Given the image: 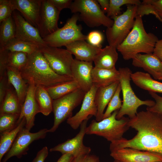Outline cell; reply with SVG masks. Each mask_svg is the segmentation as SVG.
Masks as SVG:
<instances>
[{
  "label": "cell",
  "instance_id": "1",
  "mask_svg": "<svg viewBox=\"0 0 162 162\" xmlns=\"http://www.w3.org/2000/svg\"><path fill=\"white\" fill-rule=\"evenodd\" d=\"M128 125L137 131L132 138H123L111 142L112 152L124 148L156 153L162 155V118L157 114L146 110L139 112L129 118Z\"/></svg>",
  "mask_w": 162,
  "mask_h": 162
},
{
  "label": "cell",
  "instance_id": "2",
  "mask_svg": "<svg viewBox=\"0 0 162 162\" xmlns=\"http://www.w3.org/2000/svg\"><path fill=\"white\" fill-rule=\"evenodd\" d=\"M20 72L23 78L28 83L33 82L36 86L45 88L73 80L71 77L56 73L39 49L28 55L27 62Z\"/></svg>",
  "mask_w": 162,
  "mask_h": 162
},
{
  "label": "cell",
  "instance_id": "3",
  "mask_svg": "<svg viewBox=\"0 0 162 162\" xmlns=\"http://www.w3.org/2000/svg\"><path fill=\"white\" fill-rule=\"evenodd\" d=\"M158 40L152 33L146 31L141 16H136L134 26L124 41L116 47L123 59H132L140 53H152L155 44Z\"/></svg>",
  "mask_w": 162,
  "mask_h": 162
},
{
  "label": "cell",
  "instance_id": "4",
  "mask_svg": "<svg viewBox=\"0 0 162 162\" xmlns=\"http://www.w3.org/2000/svg\"><path fill=\"white\" fill-rule=\"evenodd\" d=\"M118 70L120 73L119 82L123 100L122 106L116 115V118L120 119L125 115H128L129 118H132L137 113V110L139 106L145 105L151 107L155 104V102L151 100H142L137 97L130 85V76L132 72L129 68H120Z\"/></svg>",
  "mask_w": 162,
  "mask_h": 162
},
{
  "label": "cell",
  "instance_id": "5",
  "mask_svg": "<svg viewBox=\"0 0 162 162\" xmlns=\"http://www.w3.org/2000/svg\"><path fill=\"white\" fill-rule=\"evenodd\" d=\"M118 111H114L109 117L99 122L92 120L87 127L86 134L103 137L111 142L123 138L124 134L130 128L129 118L123 117L117 119L116 116Z\"/></svg>",
  "mask_w": 162,
  "mask_h": 162
},
{
  "label": "cell",
  "instance_id": "6",
  "mask_svg": "<svg viewBox=\"0 0 162 162\" xmlns=\"http://www.w3.org/2000/svg\"><path fill=\"white\" fill-rule=\"evenodd\" d=\"M69 9L74 14L79 13V20L90 28L103 25L109 28L114 23L113 20L103 12L97 0H75Z\"/></svg>",
  "mask_w": 162,
  "mask_h": 162
},
{
  "label": "cell",
  "instance_id": "7",
  "mask_svg": "<svg viewBox=\"0 0 162 162\" xmlns=\"http://www.w3.org/2000/svg\"><path fill=\"white\" fill-rule=\"evenodd\" d=\"M137 8V5L128 4L124 12L112 19L113 25L106 31L109 45L117 47L125 39L134 26Z\"/></svg>",
  "mask_w": 162,
  "mask_h": 162
},
{
  "label": "cell",
  "instance_id": "8",
  "mask_svg": "<svg viewBox=\"0 0 162 162\" xmlns=\"http://www.w3.org/2000/svg\"><path fill=\"white\" fill-rule=\"evenodd\" d=\"M79 20L78 14H74L67 21L63 27L43 38L49 46L59 47L77 40H85L87 35L82 32L81 25L77 24Z\"/></svg>",
  "mask_w": 162,
  "mask_h": 162
},
{
  "label": "cell",
  "instance_id": "9",
  "mask_svg": "<svg viewBox=\"0 0 162 162\" xmlns=\"http://www.w3.org/2000/svg\"><path fill=\"white\" fill-rule=\"evenodd\" d=\"M86 94L78 88L60 98L53 100L54 123L52 126L48 130L49 132H54L61 123L72 116L73 110L80 104Z\"/></svg>",
  "mask_w": 162,
  "mask_h": 162
},
{
  "label": "cell",
  "instance_id": "10",
  "mask_svg": "<svg viewBox=\"0 0 162 162\" xmlns=\"http://www.w3.org/2000/svg\"><path fill=\"white\" fill-rule=\"evenodd\" d=\"M39 50L56 73L72 77L71 68L74 59L66 49L46 46L40 47Z\"/></svg>",
  "mask_w": 162,
  "mask_h": 162
},
{
  "label": "cell",
  "instance_id": "11",
  "mask_svg": "<svg viewBox=\"0 0 162 162\" xmlns=\"http://www.w3.org/2000/svg\"><path fill=\"white\" fill-rule=\"evenodd\" d=\"M48 129L44 128L35 133H31L25 127L18 133L12 145L2 160L6 162L10 158L16 156L18 158L27 154L29 145L34 141L44 138Z\"/></svg>",
  "mask_w": 162,
  "mask_h": 162
},
{
  "label": "cell",
  "instance_id": "12",
  "mask_svg": "<svg viewBox=\"0 0 162 162\" xmlns=\"http://www.w3.org/2000/svg\"><path fill=\"white\" fill-rule=\"evenodd\" d=\"M89 119L82 122L80 125L79 132L74 137L51 148L50 152H58L62 154H70L74 157L89 154L91 148L84 145L83 142L84 136L86 134L87 123Z\"/></svg>",
  "mask_w": 162,
  "mask_h": 162
},
{
  "label": "cell",
  "instance_id": "13",
  "mask_svg": "<svg viewBox=\"0 0 162 162\" xmlns=\"http://www.w3.org/2000/svg\"><path fill=\"white\" fill-rule=\"evenodd\" d=\"M60 12L50 0H43L38 27L43 38L58 29V22Z\"/></svg>",
  "mask_w": 162,
  "mask_h": 162
},
{
  "label": "cell",
  "instance_id": "14",
  "mask_svg": "<svg viewBox=\"0 0 162 162\" xmlns=\"http://www.w3.org/2000/svg\"><path fill=\"white\" fill-rule=\"evenodd\" d=\"M12 16L15 25V38L36 44L40 47L47 46L38 29L27 21L20 14L15 10Z\"/></svg>",
  "mask_w": 162,
  "mask_h": 162
},
{
  "label": "cell",
  "instance_id": "15",
  "mask_svg": "<svg viewBox=\"0 0 162 162\" xmlns=\"http://www.w3.org/2000/svg\"><path fill=\"white\" fill-rule=\"evenodd\" d=\"M97 88L93 85L90 90L86 93L80 110L74 116L67 120V123L73 129H77L84 120L92 116H96L97 108L94 97Z\"/></svg>",
  "mask_w": 162,
  "mask_h": 162
},
{
  "label": "cell",
  "instance_id": "16",
  "mask_svg": "<svg viewBox=\"0 0 162 162\" xmlns=\"http://www.w3.org/2000/svg\"><path fill=\"white\" fill-rule=\"evenodd\" d=\"M110 156L121 162H158L162 161V155L147 151L124 148L111 152Z\"/></svg>",
  "mask_w": 162,
  "mask_h": 162
},
{
  "label": "cell",
  "instance_id": "17",
  "mask_svg": "<svg viewBox=\"0 0 162 162\" xmlns=\"http://www.w3.org/2000/svg\"><path fill=\"white\" fill-rule=\"evenodd\" d=\"M93 62L80 61L74 59L71 66L72 76L79 88L86 93L93 86L92 73Z\"/></svg>",
  "mask_w": 162,
  "mask_h": 162
},
{
  "label": "cell",
  "instance_id": "18",
  "mask_svg": "<svg viewBox=\"0 0 162 162\" xmlns=\"http://www.w3.org/2000/svg\"><path fill=\"white\" fill-rule=\"evenodd\" d=\"M43 0H10L14 10H18L29 23L38 28Z\"/></svg>",
  "mask_w": 162,
  "mask_h": 162
},
{
  "label": "cell",
  "instance_id": "19",
  "mask_svg": "<svg viewBox=\"0 0 162 162\" xmlns=\"http://www.w3.org/2000/svg\"><path fill=\"white\" fill-rule=\"evenodd\" d=\"M28 91L18 120L19 123L23 117L26 120L25 128L30 130L34 125L35 116L40 113L35 97L36 85L33 82L28 83Z\"/></svg>",
  "mask_w": 162,
  "mask_h": 162
},
{
  "label": "cell",
  "instance_id": "20",
  "mask_svg": "<svg viewBox=\"0 0 162 162\" xmlns=\"http://www.w3.org/2000/svg\"><path fill=\"white\" fill-rule=\"evenodd\" d=\"M66 49L75 59L82 61L93 62L102 48L94 46L85 40L75 41L65 46Z\"/></svg>",
  "mask_w": 162,
  "mask_h": 162
},
{
  "label": "cell",
  "instance_id": "21",
  "mask_svg": "<svg viewBox=\"0 0 162 162\" xmlns=\"http://www.w3.org/2000/svg\"><path fill=\"white\" fill-rule=\"evenodd\" d=\"M119 84V81L106 87L98 88L94 97V101L97 108L96 120L99 122L103 119L104 110L113 96Z\"/></svg>",
  "mask_w": 162,
  "mask_h": 162
},
{
  "label": "cell",
  "instance_id": "22",
  "mask_svg": "<svg viewBox=\"0 0 162 162\" xmlns=\"http://www.w3.org/2000/svg\"><path fill=\"white\" fill-rule=\"evenodd\" d=\"M92 76L93 85L98 88L109 86L119 81L120 73L116 68L108 69L94 67Z\"/></svg>",
  "mask_w": 162,
  "mask_h": 162
},
{
  "label": "cell",
  "instance_id": "23",
  "mask_svg": "<svg viewBox=\"0 0 162 162\" xmlns=\"http://www.w3.org/2000/svg\"><path fill=\"white\" fill-rule=\"evenodd\" d=\"M132 64L142 68L150 75L162 72V62L153 53L138 54L132 59Z\"/></svg>",
  "mask_w": 162,
  "mask_h": 162
},
{
  "label": "cell",
  "instance_id": "24",
  "mask_svg": "<svg viewBox=\"0 0 162 162\" xmlns=\"http://www.w3.org/2000/svg\"><path fill=\"white\" fill-rule=\"evenodd\" d=\"M7 74L9 82L13 86L22 107L26 95L29 83L23 78L20 71L15 68L8 66Z\"/></svg>",
  "mask_w": 162,
  "mask_h": 162
},
{
  "label": "cell",
  "instance_id": "25",
  "mask_svg": "<svg viewBox=\"0 0 162 162\" xmlns=\"http://www.w3.org/2000/svg\"><path fill=\"white\" fill-rule=\"evenodd\" d=\"M118 57L116 47L109 45L106 46L94 58L93 61L94 67L108 69L115 68Z\"/></svg>",
  "mask_w": 162,
  "mask_h": 162
},
{
  "label": "cell",
  "instance_id": "26",
  "mask_svg": "<svg viewBox=\"0 0 162 162\" xmlns=\"http://www.w3.org/2000/svg\"><path fill=\"white\" fill-rule=\"evenodd\" d=\"M133 82L141 88L154 93H162V82L153 79L148 73L138 71L131 74Z\"/></svg>",
  "mask_w": 162,
  "mask_h": 162
},
{
  "label": "cell",
  "instance_id": "27",
  "mask_svg": "<svg viewBox=\"0 0 162 162\" xmlns=\"http://www.w3.org/2000/svg\"><path fill=\"white\" fill-rule=\"evenodd\" d=\"M26 120L23 117L14 129L0 133V162L12 145L18 133L26 124Z\"/></svg>",
  "mask_w": 162,
  "mask_h": 162
},
{
  "label": "cell",
  "instance_id": "28",
  "mask_svg": "<svg viewBox=\"0 0 162 162\" xmlns=\"http://www.w3.org/2000/svg\"><path fill=\"white\" fill-rule=\"evenodd\" d=\"M22 107L15 91L11 87L0 104V113H9L20 116Z\"/></svg>",
  "mask_w": 162,
  "mask_h": 162
},
{
  "label": "cell",
  "instance_id": "29",
  "mask_svg": "<svg viewBox=\"0 0 162 162\" xmlns=\"http://www.w3.org/2000/svg\"><path fill=\"white\" fill-rule=\"evenodd\" d=\"M35 97L38 106L40 113L47 116L53 110V101L46 88L36 86Z\"/></svg>",
  "mask_w": 162,
  "mask_h": 162
},
{
  "label": "cell",
  "instance_id": "30",
  "mask_svg": "<svg viewBox=\"0 0 162 162\" xmlns=\"http://www.w3.org/2000/svg\"><path fill=\"white\" fill-rule=\"evenodd\" d=\"M40 46L36 44L16 39L15 38L9 41L6 45L0 50L9 51H18L30 55L39 50Z\"/></svg>",
  "mask_w": 162,
  "mask_h": 162
},
{
  "label": "cell",
  "instance_id": "31",
  "mask_svg": "<svg viewBox=\"0 0 162 162\" xmlns=\"http://www.w3.org/2000/svg\"><path fill=\"white\" fill-rule=\"evenodd\" d=\"M0 26V49L15 38V25L12 16L2 22Z\"/></svg>",
  "mask_w": 162,
  "mask_h": 162
},
{
  "label": "cell",
  "instance_id": "32",
  "mask_svg": "<svg viewBox=\"0 0 162 162\" xmlns=\"http://www.w3.org/2000/svg\"><path fill=\"white\" fill-rule=\"evenodd\" d=\"M78 88L79 87L78 85L74 80L46 88L53 100L60 98Z\"/></svg>",
  "mask_w": 162,
  "mask_h": 162
},
{
  "label": "cell",
  "instance_id": "33",
  "mask_svg": "<svg viewBox=\"0 0 162 162\" xmlns=\"http://www.w3.org/2000/svg\"><path fill=\"white\" fill-rule=\"evenodd\" d=\"M28 59V55L25 53L18 51H9L8 54V66L13 67L20 71L26 65Z\"/></svg>",
  "mask_w": 162,
  "mask_h": 162
},
{
  "label": "cell",
  "instance_id": "34",
  "mask_svg": "<svg viewBox=\"0 0 162 162\" xmlns=\"http://www.w3.org/2000/svg\"><path fill=\"white\" fill-rule=\"evenodd\" d=\"M141 3L139 0H110L109 7L107 16L112 19L121 14V7L125 4L138 6Z\"/></svg>",
  "mask_w": 162,
  "mask_h": 162
},
{
  "label": "cell",
  "instance_id": "35",
  "mask_svg": "<svg viewBox=\"0 0 162 162\" xmlns=\"http://www.w3.org/2000/svg\"><path fill=\"white\" fill-rule=\"evenodd\" d=\"M20 115L9 113H0V133L11 130L18 124Z\"/></svg>",
  "mask_w": 162,
  "mask_h": 162
},
{
  "label": "cell",
  "instance_id": "36",
  "mask_svg": "<svg viewBox=\"0 0 162 162\" xmlns=\"http://www.w3.org/2000/svg\"><path fill=\"white\" fill-rule=\"evenodd\" d=\"M121 91V88L119 83L115 94L108 105L104 113L103 119L108 117L113 112L118 110L121 108L122 103L120 97Z\"/></svg>",
  "mask_w": 162,
  "mask_h": 162
},
{
  "label": "cell",
  "instance_id": "37",
  "mask_svg": "<svg viewBox=\"0 0 162 162\" xmlns=\"http://www.w3.org/2000/svg\"><path fill=\"white\" fill-rule=\"evenodd\" d=\"M150 14L154 15L162 22V19L157 14L152 4V0H143L140 4L137 6V16L139 15L142 17L144 15H148Z\"/></svg>",
  "mask_w": 162,
  "mask_h": 162
},
{
  "label": "cell",
  "instance_id": "38",
  "mask_svg": "<svg viewBox=\"0 0 162 162\" xmlns=\"http://www.w3.org/2000/svg\"><path fill=\"white\" fill-rule=\"evenodd\" d=\"M15 10L10 0H0V22L11 16Z\"/></svg>",
  "mask_w": 162,
  "mask_h": 162
},
{
  "label": "cell",
  "instance_id": "39",
  "mask_svg": "<svg viewBox=\"0 0 162 162\" xmlns=\"http://www.w3.org/2000/svg\"><path fill=\"white\" fill-rule=\"evenodd\" d=\"M104 40L103 35L100 32L94 30L90 32L87 35L86 40L91 45L102 48L101 44Z\"/></svg>",
  "mask_w": 162,
  "mask_h": 162
},
{
  "label": "cell",
  "instance_id": "40",
  "mask_svg": "<svg viewBox=\"0 0 162 162\" xmlns=\"http://www.w3.org/2000/svg\"><path fill=\"white\" fill-rule=\"evenodd\" d=\"M148 92L155 100V104L152 106H147L146 110L156 113L162 118V97L156 93Z\"/></svg>",
  "mask_w": 162,
  "mask_h": 162
},
{
  "label": "cell",
  "instance_id": "41",
  "mask_svg": "<svg viewBox=\"0 0 162 162\" xmlns=\"http://www.w3.org/2000/svg\"><path fill=\"white\" fill-rule=\"evenodd\" d=\"M8 51L0 50V77L7 74Z\"/></svg>",
  "mask_w": 162,
  "mask_h": 162
},
{
  "label": "cell",
  "instance_id": "42",
  "mask_svg": "<svg viewBox=\"0 0 162 162\" xmlns=\"http://www.w3.org/2000/svg\"><path fill=\"white\" fill-rule=\"evenodd\" d=\"M11 85L9 81L7 74L0 77V104L3 101L7 92Z\"/></svg>",
  "mask_w": 162,
  "mask_h": 162
},
{
  "label": "cell",
  "instance_id": "43",
  "mask_svg": "<svg viewBox=\"0 0 162 162\" xmlns=\"http://www.w3.org/2000/svg\"><path fill=\"white\" fill-rule=\"evenodd\" d=\"M71 162H100V160L98 156L89 154L74 157Z\"/></svg>",
  "mask_w": 162,
  "mask_h": 162
},
{
  "label": "cell",
  "instance_id": "44",
  "mask_svg": "<svg viewBox=\"0 0 162 162\" xmlns=\"http://www.w3.org/2000/svg\"><path fill=\"white\" fill-rule=\"evenodd\" d=\"M59 11L65 8H69L72 1L71 0H50Z\"/></svg>",
  "mask_w": 162,
  "mask_h": 162
},
{
  "label": "cell",
  "instance_id": "45",
  "mask_svg": "<svg viewBox=\"0 0 162 162\" xmlns=\"http://www.w3.org/2000/svg\"><path fill=\"white\" fill-rule=\"evenodd\" d=\"M48 154V148L46 146H44L38 152L32 162H44Z\"/></svg>",
  "mask_w": 162,
  "mask_h": 162
},
{
  "label": "cell",
  "instance_id": "46",
  "mask_svg": "<svg viewBox=\"0 0 162 162\" xmlns=\"http://www.w3.org/2000/svg\"><path fill=\"white\" fill-rule=\"evenodd\" d=\"M153 52L162 62V39L156 42Z\"/></svg>",
  "mask_w": 162,
  "mask_h": 162
},
{
  "label": "cell",
  "instance_id": "47",
  "mask_svg": "<svg viewBox=\"0 0 162 162\" xmlns=\"http://www.w3.org/2000/svg\"><path fill=\"white\" fill-rule=\"evenodd\" d=\"M152 4L157 14L162 19V0H152Z\"/></svg>",
  "mask_w": 162,
  "mask_h": 162
},
{
  "label": "cell",
  "instance_id": "48",
  "mask_svg": "<svg viewBox=\"0 0 162 162\" xmlns=\"http://www.w3.org/2000/svg\"><path fill=\"white\" fill-rule=\"evenodd\" d=\"M97 2L100 6L102 10L105 14L107 13L108 10L110 0H98Z\"/></svg>",
  "mask_w": 162,
  "mask_h": 162
},
{
  "label": "cell",
  "instance_id": "49",
  "mask_svg": "<svg viewBox=\"0 0 162 162\" xmlns=\"http://www.w3.org/2000/svg\"><path fill=\"white\" fill-rule=\"evenodd\" d=\"M74 157L70 154H62L57 162H71Z\"/></svg>",
  "mask_w": 162,
  "mask_h": 162
},
{
  "label": "cell",
  "instance_id": "50",
  "mask_svg": "<svg viewBox=\"0 0 162 162\" xmlns=\"http://www.w3.org/2000/svg\"><path fill=\"white\" fill-rule=\"evenodd\" d=\"M151 75L156 80H162V72L159 73H154Z\"/></svg>",
  "mask_w": 162,
  "mask_h": 162
},
{
  "label": "cell",
  "instance_id": "51",
  "mask_svg": "<svg viewBox=\"0 0 162 162\" xmlns=\"http://www.w3.org/2000/svg\"><path fill=\"white\" fill-rule=\"evenodd\" d=\"M113 162H121L117 160H114Z\"/></svg>",
  "mask_w": 162,
  "mask_h": 162
},
{
  "label": "cell",
  "instance_id": "52",
  "mask_svg": "<svg viewBox=\"0 0 162 162\" xmlns=\"http://www.w3.org/2000/svg\"><path fill=\"white\" fill-rule=\"evenodd\" d=\"M158 162H162V161Z\"/></svg>",
  "mask_w": 162,
  "mask_h": 162
}]
</instances>
